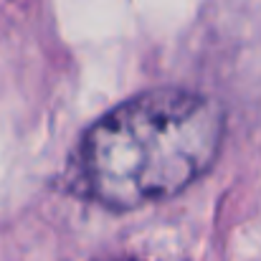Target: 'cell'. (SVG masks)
I'll list each match as a JSON object with an SVG mask.
<instances>
[{"label":"cell","mask_w":261,"mask_h":261,"mask_svg":"<svg viewBox=\"0 0 261 261\" xmlns=\"http://www.w3.org/2000/svg\"><path fill=\"white\" fill-rule=\"evenodd\" d=\"M226 117L216 99L188 89H150L101 119L82 140L87 193L109 211L173 198L205 175L223 145Z\"/></svg>","instance_id":"6da1fadb"},{"label":"cell","mask_w":261,"mask_h":261,"mask_svg":"<svg viewBox=\"0 0 261 261\" xmlns=\"http://www.w3.org/2000/svg\"><path fill=\"white\" fill-rule=\"evenodd\" d=\"M119 261H132V259H119Z\"/></svg>","instance_id":"7a4b0ae2"}]
</instances>
